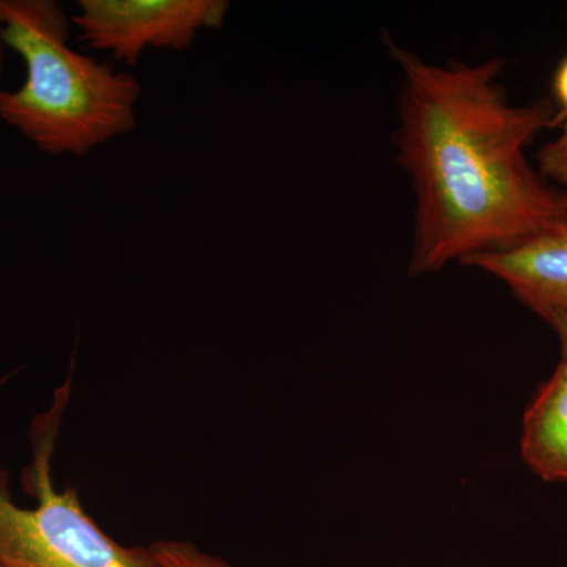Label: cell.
<instances>
[{
  "label": "cell",
  "mask_w": 567,
  "mask_h": 567,
  "mask_svg": "<svg viewBox=\"0 0 567 567\" xmlns=\"http://www.w3.org/2000/svg\"><path fill=\"white\" fill-rule=\"evenodd\" d=\"M537 173L544 181L567 186V122L563 123V132L554 141L547 142L537 152Z\"/></svg>",
  "instance_id": "cell-8"
},
{
  "label": "cell",
  "mask_w": 567,
  "mask_h": 567,
  "mask_svg": "<svg viewBox=\"0 0 567 567\" xmlns=\"http://www.w3.org/2000/svg\"><path fill=\"white\" fill-rule=\"evenodd\" d=\"M145 554L153 567H233L188 540H156Z\"/></svg>",
  "instance_id": "cell-7"
},
{
  "label": "cell",
  "mask_w": 567,
  "mask_h": 567,
  "mask_svg": "<svg viewBox=\"0 0 567 567\" xmlns=\"http://www.w3.org/2000/svg\"><path fill=\"white\" fill-rule=\"evenodd\" d=\"M6 50L25 65L17 91H0V121L40 152L82 158L137 125L141 82L70 47V18L54 0H7Z\"/></svg>",
  "instance_id": "cell-2"
},
{
  "label": "cell",
  "mask_w": 567,
  "mask_h": 567,
  "mask_svg": "<svg viewBox=\"0 0 567 567\" xmlns=\"http://www.w3.org/2000/svg\"><path fill=\"white\" fill-rule=\"evenodd\" d=\"M226 0H81L71 22L91 50L133 66L151 50L186 51L203 31L221 29Z\"/></svg>",
  "instance_id": "cell-4"
},
{
  "label": "cell",
  "mask_w": 567,
  "mask_h": 567,
  "mask_svg": "<svg viewBox=\"0 0 567 567\" xmlns=\"http://www.w3.org/2000/svg\"><path fill=\"white\" fill-rule=\"evenodd\" d=\"M69 393L66 382L32 425V461L22 481L37 506H18L0 472V567H153L145 548L121 546L87 516L76 488L54 486L52 454Z\"/></svg>",
  "instance_id": "cell-3"
},
{
  "label": "cell",
  "mask_w": 567,
  "mask_h": 567,
  "mask_svg": "<svg viewBox=\"0 0 567 567\" xmlns=\"http://www.w3.org/2000/svg\"><path fill=\"white\" fill-rule=\"evenodd\" d=\"M464 265L495 276L540 319L567 311V218L505 251L483 254Z\"/></svg>",
  "instance_id": "cell-5"
},
{
  "label": "cell",
  "mask_w": 567,
  "mask_h": 567,
  "mask_svg": "<svg viewBox=\"0 0 567 567\" xmlns=\"http://www.w3.org/2000/svg\"><path fill=\"white\" fill-rule=\"evenodd\" d=\"M7 20V0H0V33H2L3 24ZM3 63H6V44L0 37V82L3 78Z\"/></svg>",
  "instance_id": "cell-11"
},
{
  "label": "cell",
  "mask_w": 567,
  "mask_h": 567,
  "mask_svg": "<svg viewBox=\"0 0 567 567\" xmlns=\"http://www.w3.org/2000/svg\"><path fill=\"white\" fill-rule=\"evenodd\" d=\"M401 71L395 159L415 197L410 274L505 251L565 218L563 193L525 148L557 125L554 104H513L503 59L432 63L388 40Z\"/></svg>",
  "instance_id": "cell-1"
},
{
  "label": "cell",
  "mask_w": 567,
  "mask_h": 567,
  "mask_svg": "<svg viewBox=\"0 0 567 567\" xmlns=\"http://www.w3.org/2000/svg\"><path fill=\"white\" fill-rule=\"evenodd\" d=\"M554 92L559 106H561V114L558 115L559 121H561V118L567 117V55L555 71Z\"/></svg>",
  "instance_id": "cell-9"
},
{
  "label": "cell",
  "mask_w": 567,
  "mask_h": 567,
  "mask_svg": "<svg viewBox=\"0 0 567 567\" xmlns=\"http://www.w3.org/2000/svg\"><path fill=\"white\" fill-rule=\"evenodd\" d=\"M525 464L548 483H567V363L559 361L524 416Z\"/></svg>",
  "instance_id": "cell-6"
},
{
  "label": "cell",
  "mask_w": 567,
  "mask_h": 567,
  "mask_svg": "<svg viewBox=\"0 0 567 567\" xmlns=\"http://www.w3.org/2000/svg\"><path fill=\"white\" fill-rule=\"evenodd\" d=\"M563 215L567 218V193H563Z\"/></svg>",
  "instance_id": "cell-12"
},
{
  "label": "cell",
  "mask_w": 567,
  "mask_h": 567,
  "mask_svg": "<svg viewBox=\"0 0 567 567\" xmlns=\"http://www.w3.org/2000/svg\"><path fill=\"white\" fill-rule=\"evenodd\" d=\"M546 322L554 328L555 333L561 347V361L567 363V311L555 312V315L547 316Z\"/></svg>",
  "instance_id": "cell-10"
}]
</instances>
